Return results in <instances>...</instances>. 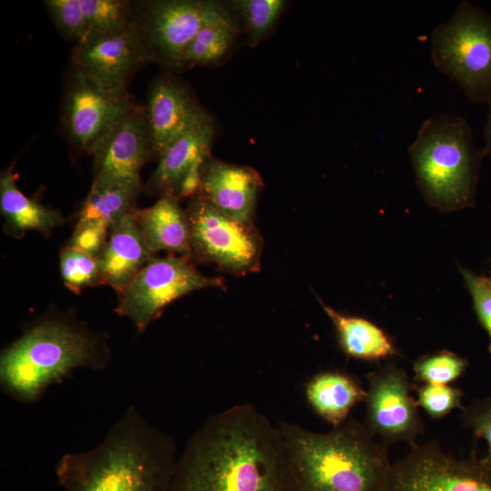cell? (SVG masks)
<instances>
[{
	"label": "cell",
	"mask_w": 491,
	"mask_h": 491,
	"mask_svg": "<svg viewBox=\"0 0 491 491\" xmlns=\"http://www.w3.org/2000/svg\"><path fill=\"white\" fill-rule=\"evenodd\" d=\"M170 491H294L279 426L250 404L211 416L176 459Z\"/></svg>",
	"instance_id": "1"
},
{
	"label": "cell",
	"mask_w": 491,
	"mask_h": 491,
	"mask_svg": "<svg viewBox=\"0 0 491 491\" xmlns=\"http://www.w3.org/2000/svg\"><path fill=\"white\" fill-rule=\"evenodd\" d=\"M175 445L135 406L98 445L63 455L55 475L63 491H170Z\"/></svg>",
	"instance_id": "2"
},
{
	"label": "cell",
	"mask_w": 491,
	"mask_h": 491,
	"mask_svg": "<svg viewBox=\"0 0 491 491\" xmlns=\"http://www.w3.org/2000/svg\"><path fill=\"white\" fill-rule=\"evenodd\" d=\"M110 359L105 334L72 316L47 314L1 351L0 387L16 402L32 405L73 371L105 370Z\"/></svg>",
	"instance_id": "3"
},
{
	"label": "cell",
	"mask_w": 491,
	"mask_h": 491,
	"mask_svg": "<svg viewBox=\"0 0 491 491\" xmlns=\"http://www.w3.org/2000/svg\"><path fill=\"white\" fill-rule=\"evenodd\" d=\"M294 491H383L392 465L386 444L365 424L347 419L327 433L278 425Z\"/></svg>",
	"instance_id": "4"
},
{
	"label": "cell",
	"mask_w": 491,
	"mask_h": 491,
	"mask_svg": "<svg viewBox=\"0 0 491 491\" xmlns=\"http://www.w3.org/2000/svg\"><path fill=\"white\" fill-rule=\"evenodd\" d=\"M416 182L425 201L442 212L475 205L478 174L486 156L467 121L438 115L426 119L408 147Z\"/></svg>",
	"instance_id": "5"
},
{
	"label": "cell",
	"mask_w": 491,
	"mask_h": 491,
	"mask_svg": "<svg viewBox=\"0 0 491 491\" xmlns=\"http://www.w3.org/2000/svg\"><path fill=\"white\" fill-rule=\"evenodd\" d=\"M435 66L474 103L491 104V14L465 0L431 35Z\"/></svg>",
	"instance_id": "6"
},
{
	"label": "cell",
	"mask_w": 491,
	"mask_h": 491,
	"mask_svg": "<svg viewBox=\"0 0 491 491\" xmlns=\"http://www.w3.org/2000/svg\"><path fill=\"white\" fill-rule=\"evenodd\" d=\"M222 285L221 278L203 275L187 257H152L119 292L115 312L129 319L137 333H143L175 300L195 290Z\"/></svg>",
	"instance_id": "7"
},
{
	"label": "cell",
	"mask_w": 491,
	"mask_h": 491,
	"mask_svg": "<svg viewBox=\"0 0 491 491\" xmlns=\"http://www.w3.org/2000/svg\"><path fill=\"white\" fill-rule=\"evenodd\" d=\"M230 10V5L218 1L143 2L135 8L136 30L152 62L182 69L185 51L198 31Z\"/></svg>",
	"instance_id": "8"
},
{
	"label": "cell",
	"mask_w": 491,
	"mask_h": 491,
	"mask_svg": "<svg viewBox=\"0 0 491 491\" xmlns=\"http://www.w3.org/2000/svg\"><path fill=\"white\" fill-rule=\"evenodd\" d=\"M383 491H491V461L457 458L433 442L414 443L392 465Z\"/></svg>",
	"instance_id": "9"
},
{
	"label": "cell",
	"mask_w": 491,
	"mask_h": 491,
	"mask_svg": "<svg viewBox=\"0 0 491 491\" xmlns=\"http://www.w3.org/2000/svg\"><path fill=\"white\" fill-rule=\"evenodd\" d=\"M197 194L186 210L193 252L236 275L256 271L262 239L252 223L225 215Z\"/></svg>",
	"instance_id": "10"
},
{
	"label": "cell",
	"mask_w": 491,
	"mask_h": 491,
	"mask_svg": "<svg viewBox=\"0 0 491 491\" xmlns=\"http://www.w3.org/2000/svg\"><path fill=\"white\" fill-rule=\"evenodd\" d=\"M367 380L365 424L367 429L386 445L398 441L414 444L423 424L417 402L410 396L414 387L406 373L388 364L369 374Z\"/></svg>",
	"instance_id": "11"
},
{
	"label": "cell",
	"mask_w": 491,
	"mask_h": 491,
	"mask_svg": "<svg viewBox=\"0 0 491 491\" xmlns=\"http://www.w3.org/2000/svg\"><path fill=\"white\" fill-rule=\"evenodd\" d=\"M71 61L73 68L97 86L123 91L135 71L152 59L135 28L115 33L91 32L76 43Z\"/></svg>",
	"instance_id": "12"
},
{
	"label": "cell",
	"mask_w": 491,
	"mask_h": 491,
	"mask_svg": "<svg viewBox=\"0 0 491 491\" xmlns=\"http://www.w3.org/2000/svg\"><path fill=\"white\" fill-rule=\"evenodd\" d=\"M135 105L127 91L101 88L73 68L64 123L72 142L92 154L97 144Z\"/></svg>",
	"instance_id": "13"
},
{
	"label": "cell",
	"mask_w": 491,
	"mask_h": 491,
	"mask_svg": "<svg viewBox=\"0 0 491 491\" xmlns=\"http://www.w3.org/2000/svg\"><path fill=\"white\" fill-rule=\"evenodd\" d=\"M91 155L95 159L94 182L123 186L139 194L142 166L153 155L145 109L135 105Z\"/></svg>",
	"instance_id": "14"
},
{
	"label": "cell",
	"mask_w": 491,
	"mask_h": 491,
	"mask_svg": "<svg viewBox=\"0 0 491 491\" xmlns=\"http://www.w3.org/2000/svg\"><path fill=\"white\" fill-rule=\"evenodd\" d=\"M215 132L214 120L205 114L174 140L159 156L148 190L177 199L197 194Z\"/></svg>",
	"instance_id": "15"
},
{
	"label": "cell",
	"mask_w": 491,
	"mask_h": 491,
	"mask_svg": "<svg viewBox=\"0 0 491 491\" xmlns=\"http://www.w3.org/2000/svg\"><path fill=\"white\" fill-rule=\"evenodd\" d=\"M153 155L159 158L168 145L207 114L185 85L159 77L149 89L145 108Z\"/></svg>",
	"instance_id": "16"
},
{
	"label": "cell",
	"mask_w": 491,
	"mask_h": 491,
	"mask_svg": "<svg viewBox=\"0 0 491 491\" xmlns=\"http://www.w3.org/2000/svg\"><path fill=\"white\" fill-rule=\"evenodd\" d=\"M263 182L257 171L209 158L205 163L199 194L225 215L252 223Z\"/></svg>",
	"instance_id": "17"
},
{
	"label": "cell",
	"mask_w": 491,
	"mask_h": 491,
	"mask_svg": "<svg viewBox=\"0 0 491 491\" xmlns=\"http://www.w3.org/2000/svg\"><path fill=\"white\" fill-rule=\"evenodd\" d=\"M136 208L127 212L111 229L97 257L105 285L122 291L152 258L142 236Z\"/></svg>",
	"instance_id": "18"
},
{
	"label": "cell",
	"mask_w": 491,
	"mask_h": 491,
	"mask_svg": "<svg viewBox=\"0 0 491 491\" xmlns=\"http://www.w3.org/2000/svg\"><path fill=\"white\" fill-rule=\"evenodd\" d=\"M178 200L165 194L152 206L136 208L137 223L152 255L167 251L188 257L194 253L187 214Z\"/></svg>",
	"instance_id": "19"
},
{
	"label": "cell",
	"mask_w": 491,
	"mask_h": 491,
	"mask_svg": "<svg viewBox=\"0 0 491 491\" xmlns=\"http://www.w3.org/2000/svg\"><path fill=\"white\" fill-rule=\"evenodd\" d=\"M305 395L313 410L334 427L346 422L352 408L366 398L356 379L339 371L314 376L306 385Z\"/></svg>",
	"instance_id": "20"
},
{
	"label": "cell",
	"mask_w": 491,
	"mask_h": 491,
	"mask_svg": "<svg viewBox=\"0 0 491 491\" xmlns=\"http://www.w3.org/2000/svg\"><path fill=\"white\" fill-rule=\"evenodd\" d=\"M333 323L344 353L353 358L378 361L398 355L392 339L376 324L356 316L340 313L318 299Z\"/></svg>",
	"instance_id": "21"
},
{
	"label": "cell",
	"mask_w": 491,
	"mask_h": 491,
	"mask_svg": "<svg viewBox=\"0 0 491 491\" xmlns=\"http://www.w3.org/2000/svg\"><path fill=\"white\" fill-rule=\"evenodd\" d=\"M0 208L6 226L15 235L27 231L46 235L65 221L61 214L27 197L18 188L12 166L1 172Z\"/></svg>",
	"instance_id": "22"
},
{
	"label": "cell",
	"mask_w": 491,
	"mask_h": 491,
	"mask_svg": "<svg viewBox=\"0 0 491 491\" xmlns=\"http://www.w3.org/2000/svg\"><path fill=\"white\" fill-rule=\"evenodd\" d=\"M239 32L233 7L228 13L207 22L188 45L182 69L222 62L230 54Z\"/></svg>",
	"instance_id": "23"
},
{
	"label": "cell",
	"mask_w": 491,
	"mask_h": 491,
	"mask_svg": "<svg viewBox=\"0 0 491 491\" xmlns=\"http://www.w3.org/2000/svg\"><path fill=\"white\" fill-rule=\"evenodd\" d=\"M137 195L123 186L93 181L78 214L77 222L100 223L111 229L127 212L135 208Z\"/></svg>",
	"instance_id": "24"
},
{
	"label": "cell",
	"mask_w": 491,
	"mask_h": 491,
	"mask_svg": "<svg viewBox=\"0 0 491 491\" xmlns=\"http://www.w3.org/2000/svg\"><path fill=\"white\" fill-rule=\"evenodd\" d=\"M239 26L251 46L257 45L272 32L286 2L284 0H240L232 2Z\"/></svg>",
	"instance_id": "25"
},
{
	"label": "cell",
	"mask_w": 491,
	"mask_h": 491,
	"mask_svg": "<svg viewBox=\"0 0 491 491\" xmlns=\"http://www.w3.org/2000/svg\"><path fill=\"white\" fill-rule=\"evenodd\" d=\"M90 33H115L136 28L134 4L122 0H80Z\"/></svg>",
	"instance_id": "26"
},
{
	"label": "cell",
	"mask_w": 491,
	"mask_h": 491,
	"mask_svg": "<svg viewBox=\"0 0 491 491\" xmlns=\"http://www.w3.org/2000/svg\"><path fill=\"white\" fill-rule=\"evenodd\" d=\"M60 272L64 284L75 294L87 287L105 285L97 257L68 246L60 254Z\"/></svg>",
	"instance_id": "27"
},
{
	"label": "cell",
	"mask_w": 491,
	"mask_h": 491,
	"mask_svg": "<svg viewBox=\"0 0 491 491\" xmlns=\"http://www.w3.org/2000/svg\"><path fill=\"white\" fill-rule=\"evenodd\" d=\"M467 360L449 350L420 356L414 364L415 379L425 384L446 385L464 374Z\"/></svg>",
	"instance_id": "28"
},
{
	"label": "cell",
	"mask_w": 491,
	"mask_h": 491,
	"mask_svg": "<svg viewBox=\"0 0 491 491\" xmlns=\"http://www.w3.org/2000/svg\"><path fill=\"white\" fill-rule=\"evenodd\" d=\"M45 5L56 26L66 37L79 43L90 34L80 0H47Z\"/></svg>",
	"instance_id": "29"
},
{
	"label": "cell",
	"mask_w": 491,
	"mask_h": 491,
	"mask_svg": "<svg viewBox=\"0 0 491 491\" xmlns=\"http://www.w3.org/2000/svg\"><path fill=\"white\" fill-rule=\"evenodd\" d=\"M458 269L470 294L477 320L488 335L491 354V275H478L460 266Z\"/></svg>",
	"instance_id": "30"
},
{
	"label": "cell",
	"mask_w": 491,
	"mask_h": 491,
	"mask_svg": "<svg viewBox=\"0 0 491 491\" xmlns=\"http://www.w3.org/2000/svg\"><path fill=\"white\" fill-rule=\"evenodd\" d=\"M463 393L446 385L425 384L417 390V405L431 417L441 418L455 408H462Z\"/></svg>",
	"instance_id": "31"
},
{
	"label": "cell",
	"mask_w": 491,
	"mask_h": 491,
	"mask_svg": "<svg viewBox=\"0 0 491 491\" xmlns=\"http://www.w3.org/2000/svg\"><path fill=\"white\" fill-rule=\"evenodd\" d=\"M110 229L100 223L76 222L68 246L98 257L105 248Z\"/></svg>",
	"instance_id": "32"
},
{
	"label": "cell",
	"mask_w": 491,
	"mask_h": 491,
	"mask_svg": "<svg viewBox=\"0 0 491 491\" xmlns=\"http://www.w3.org/2000/svg\"><path fill=\"white\" fill-rule=\"evenodd\" d=\"M463 419L474 434L487 443L486 458L491 461V398L475 401L464 408Z\"/></svg>",
	"instance_id": "33"
},
{
	"label": "cell",
	"mask_w": 491,
	"mask_h": 491,
	"mask_svg": "<svg viewBox=\"0 0 491 491\" xmlns=\"http://www.w3.org/2000/svg\"><path fill=\"white\" fill-rule=\"evenodd\" d=\"M485 145L484 148L487 155L491 156V104L488 105L486 123L484 130Z\"/></svg>",
	"instance_id": "34"
}]
</instances>
